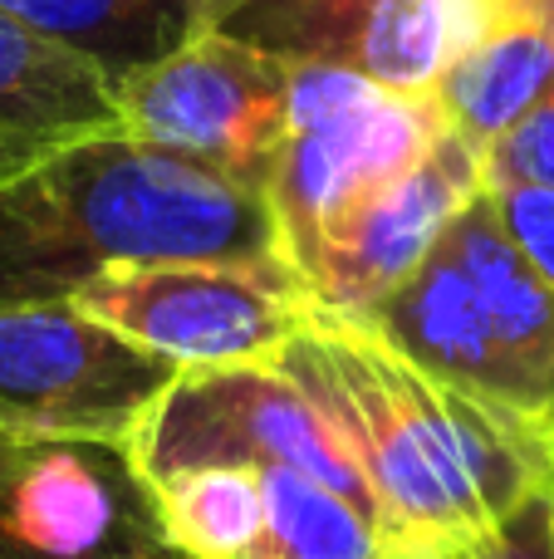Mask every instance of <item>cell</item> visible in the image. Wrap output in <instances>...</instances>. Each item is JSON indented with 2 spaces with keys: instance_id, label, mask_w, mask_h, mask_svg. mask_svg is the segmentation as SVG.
I'll use <instances>...</instances> for the list:
<instances>
[{
  "instance_id": "603a6c76",
  "label": "cell",
  "mask_w": 554,
  "mask_h": 559,
  "mask_svg": "<svg viewBox=\"0 0 554 559\" xmlns=\"http://www.w3.org/2000/svg\"><path fill=\"white\" fill-rule=\"evenodd\" d=\"M402 559H477V550H418V555H402Z\"/></svg>"
},
{
  "instance_id": "e0dca14e",
  "label": "cell",
  "mask_w": 554,
  "mask_h": 559,
  "mask_svg": "<svg viewBox=\"0 0 554 559\" xmlns=\"http://www.w3.org/2000/svg\"><path fill=\"white\" fill-rule=\"evenodd\" d=\"M162 535L186 559H255L265 535L261 466H196L153 481Z\"/></svg>"
},
{
  "instance_id": "7c38bea8",
  "label": "cell",
  "mask_w": 554,
  "mask_h": 559,
  "mask_svg": "<svg viewBox=\"0 0 554 559\" xmlns=\"http://www.w3.org/2000/svg\"><path fill=\"white\" fill-rule=\"evenodd\" d=\"M98 133H123L104 74L0 10V153L35 167L55 147Z\"/></svg>"
},
{
  "instance_id": "6da1fadb",
  "label": "cell",
  "mask_w": 554,
  "mask_h": 559,
  "mask_svg": "<svg viewBox=\"0 0 554 559\" xmlns=\"http://www.w3.org/2000/svg\"><path fill=\"white\" fill-rule=\"evenodd\" d=\"M275 364L353 447L402 555L477 550L554 491L545 447L363 329L320 319Z\"/></svg>"
},
{
  "instance_id": "277c9868",
  "label": "cell",
  "mask_w": 554,
  "mask_h": 559,
  "mask_svg": "<svg viewBox=\"0 0 554 559\" xmlns=\"http://www.w3.org/2000/svg\"><path fill=\"white\" fill-rule=\"evenodd\" d=\"M182 378L79 299L0 305V437L133 447Z\"/></svg>"
},
{
  "instance_id": "30bf717a",
  "label": "cell",
  "mask_w": 554,
  "mask_h": 559,
  "mask_svg": "<svg viewBox=\"0 0 554 559\" xmlns=\"http://www.w3.org/2000/svg\"><path fill=\"white\" fill-rule=\"evenodd\" d=\"M349 329H363V334L383 338L393 354L418 364L427 378L457 388L461 397L481 403L506 427L526 432L530 442H540L550 452L540 427L530 423L526 388H520L516 368H510L506 348H501L496 329H491V319H486V309H481L467 271H461V261L451 255L447 236H442L437 251L402 280L383 305H373L369 314ZM550 466H554V452H550Z\"/></svg>"
},
{
  "instance_id": "3957f363",
  "label": "cell",
  "mask_w": 554,
  "mask_h": 559,
  "mask_svg": "<svg viewBox=\"0 0 554 559\" xmlns=\"http://www.w3.org/2000/svg\"><path fill=\"white\" fill-rule=\"evenodd\" d=\"M442 133L437 94H393L344 59L290 64V123L270 173L280 251L304 271L320 236L432 153Z\"/></svg>"
},
{
  "instance_id": "52a82bcc",
  "label": "cell",
  "mask_w": 554,
  "mask_h": 559,
  "mask_svg": "<svg viewBox=\"0 0 554 559\" xmlns=\"http://www.w3.org/2000/svg\"><path fill=\"white\" fill-rule=\"evenodd\" d=\"M123 133L270 192L290 123V64L226 35H192L118 88Z\"/></svg>"
},
{
  "instance_id": "7402d4cb",
  "label": "cell",
  "mask_w": 554,
  "mask_h": 559,
  "mask_svg": "<svg viewBox=\"0 0 554 559\" xmlns=\"http://www.w3.org/2000/svg\"><path fill=\"white\" fill-rule=\"evenodd\" d=\"M486 15H491V29L526 25V29H550L554 35V0H486Z\"/></svg>"
},
{
  "instance_id": "ffe728a7",
  "label": "cell",
  "mask_w": 554,
  "mask_h": 559,
  "mask_svg": "<svg viewBox=\"0 0 554 559\" xmlns=\"http://www.w3.org/2000/svg\"><path fill=\"white\" fill-rule=\"evenodd\" d=\"M506 231L516 236V246L530 255L540 275L554 289V192L545 187H516V192H491Z\"/></svg>"
},
{
  "instance_id": "4fadbf2b",
  "label": "cell",
  "mask_w": 554,
  "mask_h": 559,
  "mask_svg": "<svg viewBox=\"0 0 554 559\" xmlns=\"http://www.w3.org/2000/svg\"><path fill=\"white\" fill-rule=\"evenodd\" d=\"M0 10L98 69L113 94L196 35V0H0Z\"/></svg>"
},
{
  "instance_id": "5bb4252c",
  "label": "cell",
  "mask_w": 554,
  "mask_h": 559,
  "mask_svg": "<svg viewBox=\"0 0 554 559\" xmlns=\"http://www.w3.org/2000/svg\"><path fill=\"white\" fill-rule=\"evenodd\" d=\"M486 29V0H373L349 64L393 94L427 98Z\"/></svg>"
},
{
  "instance_id": "484cf974",
  "label": "cell",
  "mask_w": 554,
  "mask_h": 559,
  "mask_svg": "<svg viewBox=\"0 0 554 559\" xmlns=\"http://www.w3.org/2000/svg\"><path fill=\"white\" fill-rule=\"evenodd\" d=\"M153 559H186V555H177V550H167V555H153Z\"/></svg>"
},
{
  "instance_id": "ac0fdd59",
  "label": "cell",
  "mask_w": 554,
  "mask_h": 559,
  "mask_svg": "<svg viewBox=\"0 0 554 559\" xmlns=\"http://www.w3.org/2000/svg\"><path fill=\"white\" fill-rule=\"evenodd\" d=\"M373 0H196V35H226L251 49L304 64L344 59L359 45Z\"/></svg>"
},
{
  "instance_id": "ba28073f",
  "label": "cell",
  "mask_w": 554,
  "mask_h": 559,
  "mask_svg": "<svg viewBox=\"0 0 554 559\" xmlns=\"http://www.w3.org/2000/svg\"><path fill=\"white\" fill-rule=\"evenodd\" d=\"M167 550L157 491L128 447H0V559H153Z\"/></svg>"
},
{
  "instance_id": "2e32d148",
  "label": "cell",
  "mask_w": 554,
  "mask_h": 559,
  "mask_svg": "<svg viewBox=\"0 0 554 559\" xmlns=\"http://www.w3.org/2000/svg\"><path fill=\"white\" fill-rule=\"evenodd\" d=\"M265 481V535L255 559H402L398 540L373 511L304 472L270 466Z\"/></svg>"
},
{
  "instance_id": "7a4b0ae2",
  "label": "cell",
  "mask_w": 554,
  "mask_h": 559,
  "mask_svg": "<svg viewBox=\"0 0 554 559\" xmlns=\"http://www.w3.org/2000/svg\"><path fill=\"white\" fill-rule=\"evenodd\" d=\"M280 251L270 192L128 133L79 138L0 182V305L74 299L128 265Z\"/></svg>"
},
{
  "instance_id": "d4e9b609",
  "label": "cell",
  "mask_w": 554,
  "mask_h": 559,
  "mask_svg": "<svg viewBox=\"0 0 554 559\" xmlns=\"http://www.w3.org/2000/svg\"><path fill=\"white\" fill-rule=\"evenodd\" d=\"M550 540H554V491H550Z\"/></svg>"
},
{
  "instance_id": "cb8c5ba5",
  "label": "cell",
  "mask_w": 554,
  "mask_h": 559,
  "mask_svg": "<svg viewBox=\"0 0 554 559\" xmlns=\"http://www.w3.org/2000/svg\"><path fill=\"white\" fill-rule=\"evenodd\" d=\"M20 173H25V163H15V157L0 153V182H10V177H20Z\"/></svg>"
},
{
  "instance_id": "44dd1931",
  "label": "cell",
  "mask_w": 554,
  "mask_h": 559,
  "mask_svg": "<svg viewBox=\"0 0 554 559\" xmlns=\"http://www.w3.org/2000/svg\"><path fill=\"white\" fill-rule=\"evenodd\" d=\"M477 559H554L550 540V496L520 506L496 535L477 545Z\"/></svg>"
},
{
  "instance_id": "d6986e66",
  "label": "cell",
  "mask_w": 554,
  "mask_h": 559,
  "mask_svg": "<svg viewBox=\"0 0 554 559\" xmlns=\"http://www.w3.org/2000/svg\"><path fill=\"white\" fill-rule=\"evenodd\" d=\"M481 182L486 192H516V187L554 192V88L520 123L481 147Z\"/></svg>"
},
{
  "instance_id": "9c48e42d",
  "label": "cell",
  "mask_w": 554,
  "mask_h": 559,
  "mask_svg": "<svg viewBox=\"0 0 554 559\" xmlns=\"http://www.w3.org/2000/svg\"><path fill=\"white\" fill-rule=\"evenodd\" d=\"M481 192V153L447 128L408 173L344 212L304 261L324 324H359L373 305H383Z\"/></svg>"
},
{
  "instance_id": "5b68a950",
  "label": "cell",
  "mask_w": 554,
  "mask_h": 559,
  "mask_svg": "<svg viewBox=\"0 0 554 559\" xmlns=\"http://www.w3.org/2000/svg\"><path fill=\"white\" fill-rule=\"evenodd\" d=\"M128 452L147 481H167L196 466H285L334 486L383 521L353 447L280 364L182 368Z\"/></svg>"
},
{
  "instance_id": "4316f807",
  "label": "cell",
  "mask_w": 554,
  "mask_h": 559,
  "mask_svg": "<svg viewBox=\"0 0 554 559\" xmlns=\"http://www.w3.org/2000/svg\"><path fill=\"white\" fill-rule=\"evenodd\" d=\"M5 442H10V437H0V447H5Z\"/></svg>"
},
{
  "instance_id": "9a60e30c",
  "label": "cell",
  "mask_w": 554,
  "mask_h": 559,
  "mask_svg": "<svg viewBox=\"0 0 554 559\" xmlns=\"http://www.w3.org/2000/svg\"><path fill=\"white\" fill-rule=\"evenodd\" d=\"M554 88V35L550 29L501 25L467 49L437 84L447 128L471 147H486L510 123L530 114Z\"/></svg>"
},
{
  "instance_id": "8992f818",
  "label": "cell",
  "mask_w": 554,
  "mask_h": 559,
  "mask_svg": "<svg viewBox=\"0 0 554 559\" xmlns=\"http://www.w3.org/2000/svg\"><path fill=\"white\" fill-rule=\"evenodd\" d=\"M74 299L177 368L275 364L294 334L324 319L314 285L290 255L128 265Z\"/></svg>"
},
{
  "instance_id": "8fae6325",
  "label": "cell",
  "mask_w": 554,
  "mask_h": 559,
  "mask_svg": "<svg viewBox=\"0 0 554 559\" xmlns=\"http://www.w3.org/2000/svg\"><path fill=\"white\" fill-rule=\"evenodd\" d=\"M451 255L461 261L510 368L530 403V423L554 452V289L530 265V255L506 231L491 192H481L447 231Z\"/></svg>"
}]
</instances>
